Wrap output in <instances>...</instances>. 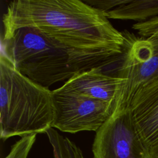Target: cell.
Returning <instances> with one entry per match:
<instances>
[{"label":"cell","instance_id":"cell-1","mask_svg":"<svg viewBox=\"0 0 158 158\" xmlns=\"http://www.w3.org/2000/svg\"><path fill=\"white\" fill-rule=\"evenodd\" d=\"M2 39L17 29H35L67 50L89 69L118 59L125 38L105 12L80 0H17L2 16Z\"/></svg>","mask_w":158,"mask_h":158},{"label":"cell","instance_id":"cell-2","mask_svg":"<svg viewBox=\"0 0 158 158\" xmlns=\"http://www.w3.org/2000/svg\"><path fill=\"white\" fill-rule=\"evenodd\" d=\"M53 118L52 91L20 73L1 52V138L46 133L52 128Z\"/></svg>","mask_w":158,"mask_h":158},{"label":"cell","instance_id":"cell-3","mask_svg":"<svg viewBox=\"0 0 158 158\" xmlns=\"http://www.w3.org/2000/svg\"><path fill=\"white\" fill-rule=\"evenodd\" d=\"M2 53L22 75L49 88L89 69L37 30L23 27L2 39Z\"/></svg>","mask_w":158,"mask_h":158},{"label":"cell","instance_id":"cell-4","mask_svg":"<svg viewBox=\"0 0 158 158\" xmlns=\"http://www.w3.org/2000/svg\"><path fill=\"white\" fill-rule=\"evenodd\" d=\"M122 61L117 76L125 80L117 95L113 112L129 108L135 94L158 78V38L137 37L125 31Z\"/></svg>","mask_w":158,"mask_h":158},{"label":"cell","instance_id":"cell-5","mask_svg":"<svg viewBox=\"0 0 158 158\" xmlns=\"http://www.w3.org/2000/svg\"><path fill=\"white\" fill-rule=\"evenodd\" d=\"M52 128L63 132L96 131L113 113L110 104L60 87L52 91Z\"/></svg>","mask_w":158,"mask_h":158},{"label":"cell","instance_id":"cell-6","mask_svg":"<svg viewBox=\"0 0 158 158\" xmlns=\"http://www.w3.org/2000/svg\"><path fill=\"white\" fill-rule=\"evenodd\" d=\"M94 158H149L138 137L130 108L112 113L96 131Z\"/></svg>","mask_w":158,"mask_h":158},{"label":"cell","instance_id":"cell-7","mask_svg":"<svg viewBox=\"0 0 158 158\" xmlns=\"http://www.w3.org/2000/svg\"><path fill=\"white\" fill-rule=\"evenodd\" d=\"M129 108L141 146L152 158L158 152V78L135 94Z\"/></svg>","mask_w":158,"mask_h":158},{"label":"cell","instance_id":"cell-8","mask_svg":"<svg viewBox=\"0 0 158 158\" xmlns=\"http://www.w3.org/2000/svg\"><path fill=\"white\" fill-rule=\"evenodd\" d=\"M124 81V79L117 76L103 73L101 68H93L75 74L60 88L114 106L117 95Z\"/></svg>","mask_w":158,"mask_h":158},{"label":"cell","instance_id":"cell-9","mask_svg":"<svg viewBox=\"0 0 158 158\" xmlns=\"http://www.w3.org/2000/svg\"><path fill=\"white\" fill-rule=\"evenodd\" d=\"M105 15L107 19L145 22L158 16V0H129Z\"/></svg>","mask_w":158,"mask_h":158},{"label":"cell","instance_id":"cell-10","mask_svg":"<svg viewBox=\"0 0 158 158\" xmlns=\"http://www.w3.org/2000/svg\"><path fill=\"white\" fill-rule=\"evenodd\" d=\"M55 158H85L80 148L75 143L60 135L53 128L46 131Z\"/></svg>","mask_w":158,"mask_h":158},{"label":"cell","instance_id":"cell-11","mask_svg":"<svg viewBox=\"0 0 158 158\" xmlns=\"http://www.w3.org/2000/svg\"><path fill=\"white\" fill-rule=\"evenodd\" d=\"M36 137V134L21 137L12 146L10 152L5 158H27L35 142Z\"/></svg>","mask_w":158,"mask_h":158},{"label":"cell","instance_id":"cell-12","mask_svg":"<svg viewBox=\"0 0 158 158\" xmlns=\"http://www.w3.org/2000/svg\"><path fill=\"white\" fill-rule=\"evenodd\" d=\"M128 1L129 0H83V1L98 10L107 12L128 2Z\"/></svg>","mask_w":158,"mask_h":158},{"label":"cell","instance_id":"cell-13","mask_svg":"<svg viewBox=\"0 0 158 158\" xmlns=\"http://www.w3.org/2000/svg\"><path fill=\"white\" fill-rule=\"evenodd\" d=\"M132 28L142 37L158 38V25H151L146 22L135 23Z\"/></svg>","mask_w":158,"mask_h":158},{"label":"cell","instance_id":"cell-14","mask_svg":"<svg viewBox=\"0 0 158 158\" xmlns=\"http://www.w3.org/2000/svg\"><path fill=\"white\" fill-rule=\"evenodd\" d=\"M146 23L151 25H158V16L152 18L147 21H145Z\"/></svg>","mask_w":158,"mask_h":158},{"label":"cell","instance_id":"cell-15","mask_svg":"<svg viewBox=\"0 0 158 158\" xmlns=\"http://www.w3.org/2000/svg\"><path fill=\"white\" fill-rule=\"evenodd\" d=\"M152 158H158V152H157L156 154H154V155L152 157Z\"/></svg>","mask_w":158,"mask_h":158}]
</instances>
